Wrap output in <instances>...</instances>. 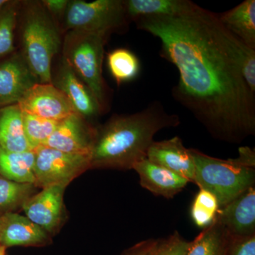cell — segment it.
Returning <instances> with one entry per match:
<instances>
[{"instance_id": "6da1fadb", "label": "cell", "mask_w": 255, "mask_h": 255, "mask_svg": "<svg viewBox=\"0 0 255 255\" xmlns=\"http://www.w3.org/2000/svg\"><path fill=\"white\" fill-rule=\"evenodd\" d=\"M177 68L172 96L212 136L240 142L255 133V50L228 31L219 14L193 3L181 14L140 18Z\"/></svg>"}, {"instance_id": "7a4b0ae2", "label": "cell", "mask_w": 255, "mask_h": 255, "mask_svg": "<svg viewBox=\"0 0 255 255\" xmlns=\"http://www.w3.org/2000/svg\"><path fill=\"white\" fill-rule=\"evenodd\" d=\"M179 124V116L168 113L159 101L135 114L114 116L96 131L90 168L132 169L147 158L157 132Z\"/></svg>"}, {"instance_id": "3957f363", "label": "cell", "mask_w": 255, "mask_h": 255, "mask_svg": "<svg viewBox=\"0 0 255 255\" xmlns=\"http://www.w3.org/2000/svg\"><path fill=\"white\" fill-rule=\"evenodd\" d=\"M18 19L23 55L40 83H52V61L61 48L59 26L41 1H21Z\"/></svg>"}, {"instance_id": "277c9868", "label": "cell", "mask_w": 255, "mask_h": 255, "mask_svg": "<svg viewBox=\"0 0 255 255\" xmlns=\"http://www.w3.org/2000/svg\"><path fill=\"white\" fill-rule=\"evenodd\" d=\"M195 164L194 182L200 189L212 193L220 209L254 186L255 151L249 147L239 149L237 158L221 159L190 149Z\"/></svg>"}, {"instance_id": "5b68a950", "label": "cell", "mask_w": 255, "mask_h": 255, "mask_svg": "<svg viewBox=\"0 0 255 255\" xmlns=\"http://www.w3.org/2000/svg\"><path fill=\"white\" fill-rule=\"evenodd\" d=\"M109 36L81 31H67L63 61L92 92L102 110L107 106V88L102 76L105 46Z\"/></svg>"}, {"instance_id": "8992f818", "label": "cell", "mask_w": 255, "mask_h": 255, "mask_svg": "<svg viewBox=\"0 0 255 255\" xmlns=\"http://www.w3.org/2000/svg\"><path fill=\"white\" fill-rule=\"evenodd\" d=\"M63 19L65 31L103 33L109 36L114 32L122 31L129 21L125 1L122 0L69 1Z\"/></svg>"}, {"instance_id": "52a82bcc", "label": "cell", "mask_w": 255, "mask_h": 255, "mask_svg": "<svg viewBox=\"0 0 255 255\" xmlns=\"http://www.w3.org/2000/svg\"><path fill=\"white\" fill-rule=\"evenodd\" d=\"M35 185L43 188L68 186L79 174L90 168V155L68 153L41 146L34 151Z\"/></svg>"}, {"instance_id": "ba28073f", "label": "cell", "mask_w": 255, "mask_h": 255, "mask_svg": "<svg viewBox=\"0 0 255 255\" xmlns=\"http://www.w3.org/2000/svg\"><path fill=\"white\" fill-rule=\"evenodd\" d=\"M17 105L23 113L60 122L76 113L68 97L52 83H37Z\"/></svg>"}, {"instance_id": "9c48e42d", "label": "cell", "mask_w": 255, "mask_h": 255, "mask_svg": "<svg viewBox=\"0 0 255 255\" xmlns=\"http://www.w3.org/2000/svg\"><path fill=\"white\" fill-rule=\"evenodd\" d=\"M37 83L40 82L20 52L0 59V108L17 104Z\"/></svg>"}, {"instance_id": "30bf717a", "label": "cell", "mask_w": 255, "mask_h": 255, "mask_svg": "<svg viewBox=\"0 0 255 255\" xmlns=\"http://www.w3.org/2000/svg\"><path fill=\"white\" fill-rule=\"evenodd\" d=\"M97 130L75 113L60 121L44 145L68 152L90 155Z\"/></svg>"}, {"instance_id": "8fae6325", "label": "cell", "mask_w": 255, "mask_h": 255, "mask_svg": "<svg viewBox=\"0 0 255 255\" xmlns=\"http://www.w3.org/2000/svg\"><path fill=\"white\" fill-rule=\"evenodd\" d=\"M67 186L63 184L43 188L21 206L26 217L48 233L59 226L63 215V196Z\"/></svg>"}, {"instance_id": "7c38bea8", "label": "cell", "mask_w": 255, "mask_h": 255, "mask_svg": "<svg viewBox=\"0 0 255 255\" xmlns=\"http://www.w3.org/2000/svg\"><path fill=\"white\" fill-rule=\"evenodd\" d=\"M52 84L65 94L75 112L87 121L98 117L103 111L90 89L63 60L52 77Z\"/></svg>"}, {"instance_id": "4fadbf2b", "label": "cell", "mask_w": 255, "mask_h": 255, "mask_svg": "<svg viewBox=\"0 0 255 255\" xmlns=\"http://www.w3.org/2000/svg\"><path fill=\"white\" fill-rule=\"evenodd\" d=\"M147 159L194 182L195 164L190 149L183 145L178 136L154 141L147 151Z\"/></svg>"}, {"instance_id": "5bb4252c", "label": "cell", "mask_w": 255, "mask_h": 255, "mask_svg": "<svg viewBox=\"0 0 255 255\" xmlns=\"http://www.w3.org/2000/svg\"><path fill=\"white\" fill-rule=\"evenodd\" d=\"M216 219L231 236L255 234V189L248 188L231 202L221 208Z\"/></svg>"}, {"instance_id": "9a60e30c", "label": "cell", "mask_w": 255, "mask_h": 255, "mask_svg": "<svg viewBox=\"0 0 255 255\" xmlns=\"http://www.w3.org/2000/svg\"><path fill=\"white\" fill-rule=\"evenodd\" d=\"M0 246H42L49 242V233L30 221L26 216L7 213L1 216Z\"/></svg>"}, {"instance_id": "2e32d148", "label": "cell", "mask_w": 255, "mask_h": 255, "mask_svg": "<svg viewBox=\"0 0 255 255\" xmlns=\"http://www.w3.org/2000/svg\"><path fill=\"white\" fill-rule=\"evenodd\" d=\"M132 169L138 174L140 184L144 189L156 196L167 199L177 195L189 182L185 178L150 162L147 158L134 164Z\"/></svg>"}, {"instance_id": "e0dca14e", "label": "cell", "mask_w": 255, "mask_h": 255, "mask_svg": "<svg viewBox=\"0 0 255 255\" xmlns=\"http://www.w3.org/2000/svg\"><path fill=\"white\" fill-rule=\"evenodd\" d=\"M219 14L224 27L240 41L255 50V1L246 0Z\"/></svg>"}, {"instance_id": "ac0fdd59", "label": "cell", "mask_w": 255, "mask_h": 255, "mask_svg": "<svg viewBox=\"0 0 255 255\" xmlns=\"http://www.w3.org/2000/svg\"><path fill=\"white\" fill-rule=\"evenodd\" d=\"M0 147L9 152L32 151L25 136L23 112L17 104L0 108Z\"/></svg>"}, {"instance_id": "d6986e66", "label": "cell", "mask_w": 255, "mask_h": 255, "mask_svg": "<svg viewBox=\"0 0 255 255\" xmlns=\"http://www.w3.org/2000/svg\"><path fill=\"white\" fill-rule=\"evenodd\" d=\"M189 0H127L126 11L129 20L170 16L181 14L193 4Z\"/></svg>"}, {"instance_id": "ffe728a7", "label": "cell", "mask_w": 255, "mask_h": 255, "mask_svg": "<svg viewBox=\"0 0 255 255\" xmlns=\"http://www.w3.org/2000/svg\"><path fill=\"white\" fill-rule=\"evenodd\" d=\"M34 162L33 151L9 152L0 147V176L5 179L35 185Z\"/></svg>"}, {"instance_id": "44dd1931", "label": "cell", "mask_w": 255, "mask_h": 255, "mask_svg": "<svg viewBox=\"0 0 255 255\" xmlns=\"http://www.w3.org/2000/svg\"><path fill=\"white\" fill-rule=\"evenodd\" d=\"M231 236L216 219L189 243L186 255H226Z\"/></svg>"}, {"instance_id": "7402d4cb", "label": "cell", "mask_w": 255, "mask_h": 255, "mask_svg": "<svg viewBox=\"0 0 255 255\" xmlns=\"http://www.w3.org/2000/svg\"><path fill=\"white\" fill-rule=\"evenodd\" d=\"M21 3L7 1L0 9V59L15 52V32Z\"/></svg>"}, {"instance_id": "603a6c76", "label": "cell", "mask_w": 255, "mask_h": 255, "mask_svg": "<svg viewBox=\"0 0 255 255\" xmlns=\"http://www.w3.org/2000/svg\"><path fill=\"white\" fill-rule=\"evenodd\" d=\"M107 64L112 77L118 84L131 81L140 73L138 58L126 48H118L109 53Z\"/></svg>"}, {"instance_id": "cb8c5ba5", "label": "cell", "mask_w": 255, "mask_h": 255, "mask_svg": "<svg viewBox=\"0 0 255 255\" xmlns=\"http://www.w3.org/2000/svg\"><path fill=\"white\" fill-rule=\"evenodd\" d=\"M34 189V184L13 182L0 176V216L21 207Z\"/></svg>"}, {"instance_id": "d4e9b609", "label": "cell", "mask_w": 255, "mask_h": 255, "mask_svg": "<svg viewBox=\"0 0 255 255\" xmlns=\"http://www.w3.org/2000/svg\"><path fill=\"white\" fill-rule=\"evenodd\" d=\"M58 123L59 122L23 112L25 136L32 151L34 152L38 147L44 145Z\"/></svg>"}, {"instance_id": "484cf974", "label": "cell", "mask_w": 255, "mask_h": 255, "mask_svg": "<svg viewBox=\"0 0 255 255\" xmlns=\"http://www.w3.org/2000/svg\"><path fill=\"white\" fill-rule=\"evenodd\" d=\"M219 209L216 196L209 191L200 189L191 206V218L198 227L205 228L214 222Z\"/></svg>"}, {"instance_id": "4316f807", "label": "cell", "mask_w": 255, "mask_h": 255, "mask_svg": "<svg viewBox=\"0 0 255 255\" xmlns=\"http://www.w3.org/2000/svg\"><path fill=\"white\" fill-rule=\"evenodd\" d=\"M189 243L176 231L165 239L156 240L148 255H186Z\"/></svg>"}, {"instance_id": "83f0119b", "label": "cell", "mask_w": 255, "mask_h": 255, "mask_svg": "<svg viewBox=\"0 0 255 255\" xmlns=\"http://www.w3.org/2000/svg\"><path fill=\"white\" fill-rule=\"evenodd\" d=\"M226 255H255V234L231 236Z\"/></svg>"}, {"instance_id": "f1b7e54d", "label": "cell", "mask_w": 255, "mask_h": 255, "mask_svg": "<svg viewBox=\"0 0 255 255\" xmlns=\"http://www.w3.org/2000/svg\"><path fill=\"white\" fill-rule=\"evenodd\" d=\"M52 17L63 16L66 11L68 0H43L41 1Z\"/></svg>"}, {"instance_id": "f546056e", "label": "cell", "mask_w": 255, "mask_h": 255, "mask_svg": "<svg viewBox=\"0 0 255 255\" xmlns=\"http://www.w3.org/2000/svg\"><path fill=\"white\" fill-rule=\"evenodd\" d=\"M156 240H146L127 250L122 255H148L155 244Z\"/></svg>"}, {"instance_id": "4dcf8cb0", "label": "cell", "mask_w": 255, "mask_h": 255, "mask_svg": "<svg viewBox=\"0 0 255 255\" xmlns=\"http://www.w3.org/2000/svg\"><path fill=\"white\" fill-rule=\"evenodd\" d=\"M6 249L4 246H0V255H6Z\"/></svg>"}, {"instance_id": "1f68e13d", "label": "cell", "mask_w": 255, "mask_h": 255, "mask_svg": "<svg viewBox=\"0 0 255 255\" xmlns=\"http://www.w3.org/2000/svg\"><path fill=\"white\" fill-rule=\"evenodd\" d=\"M6 2H7V0H0V9L4 6Z\"/></svg>"}, {"instance_id": "d6a6232c", "label": "cell", "mask_w": 255, "mask_h": 255, "mask_svg": "<svg viewBox=\"0 0 255 255\" xmlns=\"http://www.w3.org/2000/svg\"><path fill=\"white\" fill-rule=\"evenodd\" d=\"M1 223H2V218L0 216V230H1Z\"/></svg>"}]
</instances>
